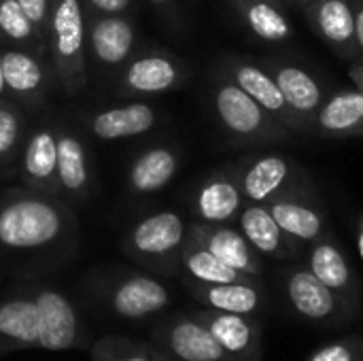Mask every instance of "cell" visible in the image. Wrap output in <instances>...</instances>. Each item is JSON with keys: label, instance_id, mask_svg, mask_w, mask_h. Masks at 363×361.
Instances as JSON below:
<instances>
[{"label": "cell", "instance_id": "obj_1", "mask_svg": "<svg viewBox=\"0 0 363 361\" xmlns=\"http://www.w3.org/2000/svg\"><path fill=\"white\" fill-rule=\"evenodd\" d=\"M91 345L89 330L68 296L34 285L0 298V355L15 351H77Z\"/></svg>", "mask_w": 363, "mask_h": 361}, {"label": "cell", "instance_id": "obj_2", "mask_svg": "<svg viewBox=\"0 0 363 361\" xmlns=\"http://www.w3.org/2000/svg\"><path fill=\"white\" fill-rule=\"evenodd\" d=\"M77 217L60 196L11 189L0 196V255L38 257L68 253L77 245Z\"/></svg>", "mask_w": 363, "mask_h": 361}, {"label": "cell", "instance_id": "obj_3", "mask_svg": "<svg viewBox=\"0 0 363 361\" xmlns=\"http://www.w3.org/2000/svg\"><path fill=\"white\" fill-rule=\"evenodd\" d=\"M91 302L111 319L145 321L160 317L172 302L170 289L153 274L111 270L94 274L87 283Z\"/></svg>", "mask_w": 363, "mask_h": 361}, {"label": "cell", "instance_id": "obj_4", "mask_svg": "<svg viewBox=\"0 0 363 361\" xmlns=\"http://www.w3.org/2000/svg\"><path fill=\"white\" fill-rule=\"evenodd\" d=\"M47 57L55 81L68 96H79L87 87V15L81 0H51Z\"/></svg>", "mask_w": 363, "mask_h": 361}, {"label": "cell", "instance_id": "obj_5", "mask_svg": "<svg viewBox=\"0 0 363 361\" xmlns=\"http://www.w3.org/2000/svg\"><path fill=\"white\" fill-rule=\"evenodd\" d=\"M189 223L174 211H160L134 223L121 240L123 253L162 277L181 274V251Z\"/></svg>", "mask_w": 363, "mask_h": 361}, {"label": "cell", "instance_id": "obj_6", "mask_svg": "<svg viewBox=\"0 0 363 361\" xmlns=\"http://www.w3.org/2000/svg\"><path fill=\"white\" fill-rule=\"evenodd\" d=\"M213 109L225 134L240 145L289 140L294 132L277 121L234 81L219 74L213 85Z\"/></svg>", "mask_w": 363, "mask_h": 361}, {"label": "cell", "instance_id": "obj_7", "mask_svg": "<svg viewBox=\"0 0 363 361\" xmlns=\"http://www.w3.org/2000/svg\"><path fill=\"white\" fill-rule=\"evenodd\" d=\"M281 289L291 313L306 323L342 328L353 319L347 306L306 266L285 268L281 272Z\"/></svg>", "mask_w": 363, "mask_h": 361}, {"label": "cell", "instance_id": "obj_8", "mask_svg": "<svg viewBox=\"0 0 363 361\" xmlns=\"http://www.w3.org/2000/svg\"><path fill=\"white\" fill-rule=\"evenodd\" d=\"M189 77L187 66L172 53H134L119 70L115 94L121 98L160 96L179 89Z\"/></svg>", "mask_w": 363, "mask_h": 361}, {"label": "cell", "instance_id": "obj_9", "mask_svg": "<svg viewBox=\"0 0 363 361\" xmlns=\"http://www.w3.org/2000/svg\"><path fill=\"white\" fill-rule=\"evenodd\" d=\"M153 345L177 361H238L191 313H170L157 317L151 328Z\"/></svg>", "mask_w": 363, "mask_h": 361}, {"label": "cell", "instance_id": "obj_10", "mask_svg": "<svg viewBox=\"0 0 363 361\" xmlns=\"http://www.w3.org/2000/svg\"><path fill=\"white\" fill-rule=\"evenodd\" d=\"M247 202L268 204L274 198L300 189V168L283 153H262L232 168Z\"/></svg>", "mask_w": 363, "mask_h": 361}, {"label": "cell", "instance_id": "obj_11", "mask_svg": "<svg viewBox=\"0 0 363 361\" xmlns=\"http://www.w3.org/2000/svg\"><path fill=\"white\" fill-rule=\"evenodd\" d=\"M87 15V60L100 70H121L136 53L138 32L128 15Z\"/></svg>", "mask_w": 363, "mask_h": 361}, {"label": "cell", "instance_id": "obj_12", "mask_svg": "<svg viewBox=\"0 0 363 361\" xmlns=\"http://www.w3.org/2000/svg\"><path fill=\"white\" fill-rule=\"evenodd\" d=\"M304 266L347 306L351 315L357 313L362 300L359 279L351 262L347 260L342 247L336 243V238L330 232L308 245Z\"/></svg>", "mask_w": 363, "mask_h": 361}, {"label": "cell", "instance_id": "obj_13", "mask_svg": "<svg viewBox=\"0 0 363 361\" xmlns=\"http://www.w3.org/2000/svg\"><path fill=\"white\" fill-rule=\"evenodd\" d=\"M191 315L213 334V338L238 361L264 360V328L259 317L198 309Z\"/></svg>", "mask_w": 363, "mask_h": 361}, {"label": "cell", "instance_id": "obj_14", "mask_svg": "<svg viewBox=\"0 0 363 361\" xmlns=\"http://www.w3.org/2000/svg\"><path fill=\"white\" fill-rule=\"evenodd\" d=\"M264 66L281 87L291 113L298 117L302 126V132L304 134L315 132L317 113L328 96L323 83L302 64H294L285 60H268L264 62Z\"/></svg>", "mask_w": 363, "mask_h": 361}, {"label": "cell", "instance_id": "obj_15", "mask_svg": "<svg viewBox=\"0 0 363 361\" xmlns=\"http://www.w3.org/2000/svg\"><path fill=\"white\" fill-rule=\"evenodd\" d=\"M219 74L234 81L242 91H247L259 106H264L277 121H281L285 128H289L294 134H304L298 117L291 113L281 87L272 79V74L266 70L264 64H253L247 60L230 57L223 62Z\"/></svg>", "mask_w": 363, "mask_h": 361}, {"label": "cell", "instance_id": "obj_16", "mask_svg": "<svg viewBox=\"0 0 363 361\" xmlns=\"http://www.w3.org/2000/svg\"><path fill=\"white\" fill-rule=\"evenodd\" d=\"M187 236L217 255L221 262L232 266L234 270L262 279L264 277V262L262 255L251 247L245 234L228 223H202L194 221L187 228Z\"/></svg>", "mask_w": 363, "mask_h": 361}, {"label": "cell", "instance_id": "obj_17", "mask_svg": "<svg viewBox=\"0 0 363 361\" xmlns=\"http://www.w3.org/2000/svg\"><path fill=\"white\" fill-rule=\"evenodd\" d=\"M19 174L28 189L62 198L57 181V130L53 126H38L26 136L19 155Z\"/></svg>", "mask_w": 363, "mask_h": 361}, {"label": "cell", "instance_id": "obj_18", "mask_svg": "<svg viewBox=\"0 0 363 361\" xmlns=\"http://www.w3.org/2000/svg\"><path fill=\"white\" fill-rule=\"evenodd\" d=\"M0 68L4 89L11 91L17 100L30 106H38L45 100L53 72L47 70L43 55L19 47H0Z\"/></svg>", "mask_w": 363, "mask_h": 361}, {"label": "cell", "instance_id": "obj_19", "mask_svg": "<svg viewBox=\"0 0 363 361\" xmlns=\"http://www.w3.org/2000/svg\"><path fill=\"white\" fill-rule=\"evenodd\" d=\"M266 206L272 213L274 221L283 228V232L302 247H308L311 243L328 234L323 211L306 196L302 187L274 198Z\"/></svg>", "mask_w": 363, "mask_h": 361}, {"label": "cell", "instance_id": "obj_20", "mask_svg": "<svg viewBox=\"0 0 363 361\" xmlns=\"http://www.w3.org/2000/svg\"><path fill=\"white\" fill-rule=\"evenodd\" d=\"M183 283L187 291L194 296V300L204 309L251 315V317H259L268 309V296L264 291L262 281L206 285V283L183 279Z\"/></svg>", "mask_w": 363, "mask_h": 361}, {"label": "cell", "instance_id": "obj_21", "mask_svg": "<svg viewBox=\"0 0 363 361\" xmlns=\"http://www.w3.org/2000/svg\"><path fill=\"white\" fill-rule=\"evenodd\" d=\"M236 221H238V230L245 234V238L262 257L289 262L296 260L302 251V245H298L294 238H289L283 232V228L274 221L266 204L247 202Z\"/></svg>", "mask_w": 363, "mask_h": 361}, {"label": "cell", "instance_id": "obj_22", "mask_svg": "<svg viewBox=\"0 0 363 361\" xmlns=\"http://www.w3.org/2000/svg\"><path fill=\"white\" fill-rule=\"evenodd\" d=\"M160 121V115L153 104L147 100H132L119 106H111L104 111H96L85 119L87 130L104 143L123 140L132 136L147 134Z\"/></svg>", "mask_w": 363, "mask_h": 361}, {"label": "cell", "instance_id": "obj_23", "mask_svg": "<svg viewBox=\"0 0 363 361\" xmlns=\"http://www.w3.org/2000/svg\"><path fill=\"white\" fill-rule=\"evenodd\" d=\"M311 28L323 43L345 57H357L353 0H315L302 9Z\"/></svg>", "mask_w": 363, "mask_h": 361}, {"label": "cell", "instance_id": "obj_24", "mask_svg": "<svg viewBox=\"0 0 363 361\" xmlns=\"http://www.w3.org/2000/svg\"><path fill=\"white\" fill-rule=\"evenodd\" d=\"M247 204L238 181L232 172H213L206 177L191 200V209L202 223H232Z\"/></svg>", "mask_w": 363, "mask_h": 361}, {"label": "cell", "instance_id": "obj_25", "mask_svg": "<svg viewBox=\"0 0 363 361\" xmlns=\"http://www.w3.org/2000/svg\"><path fill=\"white\" fill-rule=\"evenodd\" d=\"M57 130V181L62 196L83 202L91 194L94 172H91V160L85 143L81 136L66 128L55 126Z\"/></svg>", "mask_w": 363, "mask_h": 361}, {"label": "cell", "instance_id": "obj_26", "mask_svg": "<svg viewBox=\"0 0 363 361\" xmlns=\"http://www.w3.org/2000/svg\"><path fill=\"white\" fill-rule=\"evenodd\" d=\"M315 132L334 138H363V94L355 89H338L325 96L317 121Z\"/></svg>", "mask_w": 363, "mask_h": 361}, {"label": "cell", "instance_id": "obj_27", "mask_svg": "<svg viewBox=\"0 0 363 361\" xmlns=\"http://www.w3.org/2000/svg\"><path fill=\"white\" fill-rule=\"evenodd\" d=\"M181 155L170 145H155L145 149L128 170V187L136 196H151L162 191L177 177Z\"/></svg>", "mask_w": 363, "mask_h": 361}, {"label": "cell", "instance_id": "obj_28", "mask_svg": "<svg viewBox=\"0 0 363 361\" xmlns=\"http://www.w3.org/2000/svg\"><path fill=\"white\" fill-rule=\"evenodd\" d=\"M283 0L234 2L242 23L264 43H285L294 36V26L283 11Z\"/></svg>", "mask_w": 363, "mask_h": 361}, {"label": "cell", "instance_id": "obj_29", "mask_svg": "<svg viewBox=\"0 0 363 361\" xmlns=\"http://www.w3.org/2000/svg\"><path fill=\"white\" fill-rule=\"evenodd\" d=\"M181 274L187 281L217 285V283H245V281H262L249 274H242L213 255L208 249L198 245L187 236L183 251H181Z\"/></svg>", "mask_w": 363, "mask_h": 361}, {"label": "cell", "instance_id": "obj_30", "mask_svg": "<svg viewBox=\"0 0 363 361\" xmlns=\"http://www.w3.org/2000/svg\"><path fill=\"white\" fill-rule=\"evenodd\" d=\"M0 47L30 49L47 57V38L23 13L17 0H0Z\"/></svg>", "mask_w": 363, "mask_h": 361}, {"label": "cell", "instance_id": "obj_31", "mask_svg": "<svg viewBox=\"0 0 363 361\" xmlns=\"http://www.w3.org/2000/svg\"><path fill=\"white\" fill-rule=\"evenodd\" d=\"M26 143V117L15 106L0 98V177L6 174L15 164Z\"/></svg>", "mask_w": 363, "mask_h": 361}, {"label": "cell", "instance_id": "obj_32", "mask_svg": "<svg viewBox=\"0 0 363 361\" xmlns=\"http://www.w3.org/2000/svg\"><path fill=\"white\" fill-rule=\"evenodd\" d=\"M91 361H151V345L119 334H106L89 347Z\"/></svg>", "mask_w": 363, "mask_h": 361}, {"label": "cell", "instance_id": "obj_33", "mask_svg": "<svg viewBox=\"0 0 363 361\" xmlns=\"http://www.w3.org/2000/svg\"><path fill=\"white\" fill-rule=\"evenodd\" d=\"M306 361H363V336L351 334L332 340L313 351Z\"/></svg>", "mask_w": 363, "mask_h": 361}, {"label": "cell", "instance_id": "obj_34", "mask_svg": "<svg viewBox=\"0 0 363 361\" xmlns=\"http://www.w3.org/2000/svg\"><path fill=\"white\" fill-rule=\"evenodd\" d=\"M17 2H19V6L23 9V13L32 19V23L40 30V34L47 38L51 0H17Z\"/></svg>", "mask_w": 363, "mask_h": 361}, {"label": "cell", "instance_id": "obj_35", "mask_svg": "<svg viewBox=\"0 0 363 361\" xmlns=\"http://www.w3.org/2000/svg\"><path fill=\"white\" fill-rule=\"evenodd\" d=\"M85 13L98 15H125L132 6V0H81Z\"/></svg>", "mask_w": 363, "mask_h": 361}, {"label": "cell", "instance_id": "obj_36", "mask_svg": "<svg viewBox=\"0 0 363 361\" xmlns=\"http://www.w3.org/2000/svg\"><path fill=\"white\" fill-rule=\"evenodd\" d=\"M353 11H355V40H357V53L363 55V2L353 0Z\"/></svg>", "mask_w": 363, "mask_h": 361}, {"label": "cell", "instance_id": "obj_37", "mask_svg": "<svg viewBox=\"0 0 363 361\" xmlns=\"http://www.w3.org/2000/svg\"><path fill=\"white\" fill-rule=\"evenodd\" d=\"M349 77H351V81H353V85L359 89L363 94V62L359 64H353L351 68H349Z\"/></svg>", "mask_w": 363, "mask_h": 361}, {"label": "cell", "instance_id": "obj_38", "mask_svg": "<svg viewBox=\"0 0 363 361\" xmlns=\"http://www.w3.org/2000/svg\"><path fill=\"white\" fill-rule=\"evenodd\" d=\"M151 361H177L172 355H168L164 349H160L157 345H151Z\"/></svg>", "mask_w": 363, "mask_h": 361}, {"label": "cell", "instance_id": "obj_39", "mask_svg": "<svg viewBox=\"0 0 363 361\" xmlns=\"http://www.w3.org/2000/svg\"><path fill=\"white\" fill-rule=\"evenodd\" d=\"M151 6H155V9H160V11H168V9H172L174 4H177V0H147Z\"/></svg>", "mask_w": 363, "mask_h": 361}, {"label": "cell", "instance_id": "obj_40", "mask_svg": "<svg viewBox=\"0 0 363 361\" xmlns=\"http://www.w3.org/2000/svg\"><path fill=\"white\" fill-rule=\"evenodd\" d=\"M357 249H359V255L363 260V213L357 219Z\"/></svg>", "mask_w": 363, "mask_h": 361}, {"label": "cell", "instance_id": "obj_41", "mask_svg": "<svg viewBox=\"0 0 363 361\" xmlns=\"http://www.w3.org/2000/svg\"><path fill=\"white\" fill-rule=\"evenodd\" d=\"M313 2H315V0H294V4H296V6H300V9H306V6H308V4H313Z\"/></svg>", "mask_w": 363, "mask_h": 361}, {"label": "cell", "instance_id": "obj_42", "mask_svg": "<svg viewBox=\"0 0 363 361\" xmlns=\"http://www.w3.org/2000/svg\"><path fill=\"white\" fill-rule=\"evenodd\" d=\"M4 91H6V89H4V79H2V68H0V98H2Z\"/></svg>", "mask_w": 363, "mask_h": 361}, {"label": "cell", "instance_id": "obj_43", "mask_svg": "<svg viewBox=\"0 0 363 361\" xmlns=\"http://www.w3.org/2000/svg\"><path fill=\"white\" fill-rule=\"evenodd\" d=\"M285 4H294V0H283Z\"/></svg>", "mask_w": 363, "mask_h": 361}, {"label": "cell", "instance_id": "obj_44", "mask_svg": "<svg viewBox=\"0 0 363 361\" xmlns=\"http://www.w3.org/2000/svg\"><path fill=\"white\" fill-rule=\"evenodd\" d=\"M234 2H240V0H234Z\"/></svg>", "mask_w": 363, "mask_h": 361}]
</instances>
